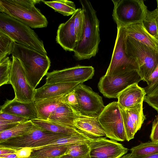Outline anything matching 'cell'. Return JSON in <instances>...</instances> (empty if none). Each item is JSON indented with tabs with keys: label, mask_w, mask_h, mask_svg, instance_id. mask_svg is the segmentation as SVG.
<instances>
[{
	"label": "cell",
	"mask_w": 158,
	"mask_h": 158,
	"mask_svg": "<svg viewBox=\"0 0 158 158\" xmlns=\"http://www.w3.org/2000/svg\"><path fill=\"white\" fill-rule=\"evenodd\" d=\"M85 19V27L81 39L79 41L74 51L78 60L89 59L96 56L100 41L99 21L96 11L90 2L80 0Z\"/></svg>",
	"instance_id": "obj_1"
},
{
	"label": "cell",
	"mask_w": 158,
	"mask_h": 158,
	"mask_svg": "<svg viewBox=\"0 0 158 158\" xmlns=\"http://www.w3.org/2000/svg\"><path fill=\"white\" fill-rule=\"evenodd\" d=\"M11 54L20 61L27 81L35 89L48 73L51 64L49 58L47 55L16 42Z\"/></svg>",
	"instance_id": "obj_2"
},
{
	"label": "cell",
	"mask_w": 158,
	"mask_h": 158,
	"mask_svg": "<svg viewBox=\"0 0 158 158\" xmlns=\"http://www.w3.org/2000/svg\"><path fill=\"white\" fill-rule=\"evenodd\" d=\"M41 0H0V12L32 28L46 27L48 21L35 5Z\"/></svg>",
	"instance_id": "obj_3"
},
{
	"label": "cell",
	"mask_w": 158,
	"mask_h": 158,
	"mask_svg": "<svg viewBox=\"0 0 158 158\" xmlns=\"http://www.w3.org/2000/svg\"><path fill=\"white\" fill-rule=\"evenodd\" d=\"M0 31L13 39L16 43L47 54L43 42L30 27L0 12Z\"/></svg>",
	"instance_id": "obj_4"
},
{
	"label": "cell",
	"mask_w": 158,
	"mask_h": 158,
	"mask_svg": "<svg viewBox=\"0 0 158 158\" xmlns=\"http://www.w3.org/2000/svg\"><path fill=\"white\" fill-rule=\"evenodd\" d=\"M124 46L126 54L137 63L142 81L147 82L158 65V53L126 35Z\"/></svg>",
	"instance_id": "obj_5"
},
{
	"label": "cell",
	"mask_w": 158,
	"mask_h": 158,
	"mask_svg": "<svg viewBox=\"0 0 158 158\" xmlns=\"http://www.w3.org/2000/svg\"><path fill=\"white\" fill-rule=\"evenodd\" d=\"M70 135L53 133L35 125L31 130L20 136L0 141V148L18 150L25 147L32 149L47 145L57 139Z\"/></svg>",
	"instance_id": "obj_6"
},
{
	"label": "cell",
	"mask_w": 158,
	"mask_h": 158,
	"mask_svg": "<svg viewBox=\"0 0 158 158\" xmlns=\"http://www.w3.org/2000/svg\"><path fill=\"white\" fill-rule=\"evenodd\" d=\"M116 38L111 61L105 75L113 76L134 70H138L137 63L128 57L125 52V31L123 27L117 24Z\"/></svg>",
	"instance_id": "obj_7"
},
{
	"label": "cell",
	"mask_w": 158,
	"mask_h": 158,
	"mask_svg": "<svg viewBox=\"0 0 158 158\" xmlns=\"http://www.w3.org/2000/svg\"><path fill=\"white\" fill-rule=\"evenodd\" d=\"M114 7L112 16L117 24L124 27L143 21L147 14L142 0H112Z\"/></svg>",
	"instance_id": "obj_8"
},
{
	"label": "cell",
	"mask_w": 158,
	"mask_h": 158,
	"mask_svg": "<svg viewBox=\"0 0 158 158\" xmlns=\"http://www.w3.org/2000/svg\"><path fill=\"white\" fill-rule=\"evenodd\" d=\"M98 119L106 137L121 142L126 140L123 119L117 102H113L105 106L98 116Z\"/></svg>",
	"instance_id": "obj_9"
},
{
	"label": "cell",
	"mask_w": 158,
	"mask_h": 158,
	"mask_svg": "<svg viewBox=\"0 0 158 158\" xmlns=\"http://www.w3.org/2000/svg\"><path fill=\"white\" fill-rule=\"evenodd\" d=\"M142 80L138 70L113 76L105 75L98 84L100 92L108 98H117L118 94L131 85Z\"/></svg>",
	"instance_id": "obj_10"
},
{
	"label": "cell",
	"mask_w": 158,
	"mask_h": 158,
	"mask_svg": "<svg viewBox=\"0 0 158 158\" xmlns=\"http://www.w3.org/2000/svg\"><path fill=\"white\" fill-rule=\"evenodd\" d=\"M12 58L9 84L12 85L14 90V98L23 102L34 101L35 89L27 81L20 61L13 56H12Z\"/></svg>",
	"instance_id": "obj_11"
},
{
	"label": "cell",
	"mask_w": 158,
	"mask_h": 158,
	"mask_svg": "<svg viewBox=\"0 0 158 158\" xmlns=\"http://www.w3.org/2000/svg\"><path fill=\"white\" fill-rule=\"evenodd\" d=\"M79 107V113L89 116H98L105 106L102 97L89 87L81 83L75 88Z\"/></svg>",
	"instance_id": "obj_12"
},
{
	"label": "cell",
	"mask_w": 158,
	"mask_h": 158,
	"mask_svg": "<svg viewBox=\"0 0 158 158\" xmlns=\"http://www.w3.org/2000/svg\"><path fill=\"white\" fill-rule=\"evenodd\" d=\"M94 68L92 66L78 65L48 73L46 84L79 82L83 83L93 77Z\"/></svg>",
	"instance_id": "obj_13"
},
{
	"label": "cell",
	"mask_w": 158,
	"mask_h": 158,
	"mask_svg": "<svg viewBox=\"0 0 158 158\" xmlns=\"http://www.w3.org/2000/svg\"><path fill=\"white\" fill-rule=\"evenodd\" d=\"M88 144L91 158H120L128 150L116 141L104 137L91 139Z\"/></svg>",
	"instance_id": "obj_14"
},
{
	"label": "cell",
	"mask_w": 158,
	"mask_h": 158,
	"mask_svg": "<svg viewBox=\"0 0 158 158\" xmlns=\"http://www.w3.org/2000/svg\"><path fill=\"white\" fill-rule=\"evenodd\" d=\"M125 131L126 140L133 139L135 134L139 130L145 119L143 112V103L129 109L119 107Z\"/></svg>",
	"instance_id": "obj_15"
},
{
	"label": "cell",
	"mask_w": 158,
	"mask_h": 158,
	"mask_svg": "<svg viewBox=\"0 0 158 158\" xmlns=\"http://www.w3.org/2000/svg\"><path fill=\"white\" fill-rule=\"evenodd\" d=\"M98 116H87L78 113V117L74 121V127L90 139L106 137L105 131L99 121Z\"/></svg>",
	"instance_id": "obj_16"
},
{
	"label": "cell",
	"mask_w": 158,
	"mask_h": 158,
	"mask_svg": "<svg viewBox=\"0 0 158 158\" xmlns=\"http://www.w3.org/2000/svg\"><path fill=\"white\" fill-rule=\"evenodd\" d=\"M75 13L66 22L59 25L56 37V42L66 51L74 52L77 44L74 20Z\"/></svg>",
	"instance_id": "obj_17"
},
{
	"label": "cell",
	"mask_w": 158,
	"mask_h": 158,
	"mask_svg": "<svg viewBox=\"0 0 158 158\" xmlns=\"http://www.w3.org/2000/svg\"><path fill=\"white\" fill-rule=\"evenodd\" d=\"M146 93L144 88L138 83L129 86L121 92L117 98L119 107L129 109L135 107L143 103Z\"/></svg>",
	"instance_id": "obj_18"
},
{
	"label": "cell",
	"mask_w": 158,
	"mask_h": 158,
	"mask_svg": "<svg viewBox=\"0 0 158 158\" xmlns=\"http://www.w3.org/2000/svg\"><path fill=\"white\" fill-rule=\"evenodd\" d=\"M0 112L15 115L30 120L37 118L34 101L23 102L14 98L11 100H7L1 106Z\"/></svg>",
	"instance_id": "obj_19"
},
{
	"label": "cell",
	"mask_w": 158,
	"mask_h": 158,
	"mask_svg": "<svg viewBox=\"0 0 158 158\" xmlns=\"http://www.w3.org/2000/svg\"><path fill=\"white\" fill-rule=\"evenodd\" d=\"M123 27L126 36L146 45L158 53V40L147 31L142 21L133 23Z\"/></svg>",
	"instance_id": "obj_20"
},
{
	"label": "cell",
	"mask_w": 158,
	"mask_h": 158,
	"mask_svg": "<svg viewBox=\"0 0 158 158\" xmlns=\"http://www.w3.org/2000/svg\"><path fill=\"white\" fill-rule=\"evenodd\" d=\"M79 82L46 84L35 89L34 101L65 94L74 89Z\"/></svg>",
	"instance_id": "obj_21"
},
{
	"label": "cell",
	"mask_w": 158,
	"mask_h": 158,
	"mask_svg": "<svg viewBox=\"0 0 158 158\" xmlns=\"http://www.w3.org/2000/svg\"><path fill=\"white\" fill-rule=\"evenodd\" d=\"M78 113L63 99V102L51 114L48 120L76 128L74 121L78 117Z\"/></svg>",
	"instance_id": "obj_22"
},
{
	"label": "cell",
	"mask_w": 158,
	"mask_h": 158,
	"mask_svg": "<svg viewBox=\"0 0 158 158\" xmlns=\"http://www.w3.org/2000/svg\"><path fill=\"white\" fill-rule=\"evenodd\" d=\"M64 95L35 101L37 118L48 120L51 114L63 102Z\"/></svg>",
	"instance_id": "obj_23"
},
{
	"label": "cell",
	"mask_w": 158,
	"mask_h": 158,
	"mask_svg": "<svg viewBox=\"0 0 158 158\" xmlns=\"http://www.w3.org/2000/svg\"><path fill=\"white\" fill-rule=\"evenodd\" d=\"M35 125L49 132L67 135L81 132L76 128L63 126L48 120L37 118L31 120Z\"/></svg>",
	"instance_id": "obj_24"
},
{
	"label": "cell",
	"mask_w": 158,
	"mask_h": 158,
	"mask_svg": "<svg viewBox=\"0 0 158 158\" xmlns=\"http://www.w3.org/2000/svg\"><path fill=\"white\" fill-rule=\"evenodd\" d=\"M69 145L48 147L34 150L27 158H59L64 155Z\"/></svg>",
	"instance_id": "obj_25"
},
{
	"label": "cell",
	"mask_w": 158,
	"mask_h": 158,
	"mask_svg": "<svg viewBox=\"0 0 158 158\" xmlns=\"http://www.w3.org/2000/svg\"><path fill=\"white\" fill-rule=\"evenodd\" d=\"M35 126L30 120L19 123L10 129L0 132V141L22 135Z\"/></svg>",
	"instance_id": "obj_26"
},
{
	"label": "cell",
	"mask_w": 158,
	"mask_h": 158,
	"mask_svg": "<svg viewBox=\"0 0 158 158\" xmlns=\"http://www.w3.org/2000/svg\"><path fill=\"white\" fill-rule=\"evenodd\" d=\"M91 139L85 135L81 132H80L60 138L47 145L33 148L32 149L34 150L45 147L69 145L74 144H88Z\"/></svg>",
	"instance_id": "obj_27"
},
{
	"label": "cell",
	"mask_w": 158,
	"mask_h": 158,
	"mask_svg": "<svg viewBox=\"0 0 158 158\" xmlns=\"http://www.w3.org/2000/svg\"><path fill=\"white\" fill-rule=\"evenodd\" d=\"M128 155L134 158L144 157L158 153V142L149 141L141 143L138 145L132 147Z\"/></svg>",
	"instance_id": "obj_28"
},
{
	"label": "cell",
	"mask_w": 158,
	"mask_h": 158,
	"mask_svg": "<svg viewBox=\"0 0 158 158\" xmlns=\"http://www.w3.org/2000/svg\"><path fill=\"white\" fill-rule=\"evenodd\" d=\"M45 4L53 9L56 12L64 16L73 15L77 9L74 3L67 0H59L49 1L41 0Z\"/></svg>",
	"instance_id": "obj_29"
},
{
	"label": "cell",
	"mask_w": 158,
	"mask_h": 158,
	"mask_svg": "<svg viewBox=\"0 0 158 158\" xmlns=\"http://www.w3.org/2000/svg\"><path fill=\"white\" fill-rule=\"evenodd\" d=\"M15 42L13 39L0 31V61L11 54Z\"/></svg>",
	"instance_id": "obj_30"
},
{
	"label": "cell",
	"mask_w": 158,
	"mask_h": 158,
	"mask_svg": "<svg viewBox=\"0 0 158 158\" xmlns=\"http://www.w3.org/2000/svg\"><path fill=\"white\" fill-rule=\"evenodd\" d=\"M155 10L152 11L148 10L147 15L142 22L147 31L158 40V31L155 20Z\"/></svg>",
	"instance_id": "obj_31"
},
{
	"label": "cell",
	"mask_w": 158,
	"mask_h": 158,
	"mask_svg": "<svg viewBox=\"0 0 158 158\" xmlns=\"http://www.w3.org/2000/svg\"><path fill=\"white\" fill-rule=\"evenodd\" d=\"M90 148L88 144L77 143L69 145L64 155L74 157H82L89 154Z\"/></svg>",
	"instance_id": "obj_32"
},
{
	"label": "cell",
	"mask_w": 158,
	"mask_h": 158,
	"mask_svg": "<svg viewBox=\"0 0 158 158\" xmlns=\"http://www.w3.org/2000/svg\"><path fill=\"white\" fill-rule=\"evenodd\" d=\"M75 14L74 27L78 43L82 38L85 27V19L82 8L77 9Z\"/></svg>",
	"instance_id": "obj_33"
},
{
	"label": "cell",
	"mask_w": 158,
	"mask_h": 158,
	"mask_svg": "<svg viewBox=\"0 0 158 158\" xmlns=\"http://www.w3.org/2000/svg\"><path fill=\"white\" fill-rule=\"evenodd\" d=\"M12 65L8 57L0 61V86L9 84V78Z\"/></svg>",
	"instance_id": "obj_34"
},
{
	"label": "cell",
	"mask_w": 158,
	"mask_h": 158,
	"mask_svg": "<svg viewBox=\"0 0 158 158\" xmlns=\"http://www.w3.org/2000/svg\"><path fill=\"white\" fill-rule=\"evenodd\" d=\"M74 89L64 94L63 100L64 102L70 105L77 113H79V103Z\"/></svg>",
	"instance_id": "obj_35"
},
{
	"label": "cell",
	"mask_w": 158,
	"mask_h": 158,
	"mask_svg": "<svg viewBox=\"0 0 158 158\" xmlns=\"http://www.w3.org/2000/svg\"><path fill=\"white\" fill-rule=\"evenodd\" d=\"M0 120L20 123L30 120L23 117L10 114L0 112Z\"/></svg>",
	"instance_id": "obj_36"
},
{
	"label": "cell",
	"mask_w": 158,
	"mask_h": 158,
	"mask_svg": "<svg viewBox=\"0 0 158 158\" xmlns=\"http://www.w3.org/2000/svg\"><path fill=\"white\" fill-rule=\"evenodd\" d=\"M150 138L152 141L158 142V115L156 116L152 122Z\"/></svg>",
	"instance_id": "obj_37"
},
{
	"label": "cell",
	"mask_w": 158,
	"mask_h": 158,
	"mask_svg": "<svg viewBox=\"0 0 158 158\" xmlns=\"http://www.w3.org/2000/svg\"><path fill=\"white\" fill-rule=\"evenodd\" d=\"M144 101L158 112V95H146Z\"/></svg>",
	"instance_id": "obj_38"
},
{
	"label": "cell",
	"mask_w": 158,
	"mask_h": 158,
	"mask_svg": "<svg viewBox=\"0 0 158 158\" xmlns=\"http://www.w3.org/2000/svg\"><path fill=\"white\" fill-rule=\"evenodd\" d=\"M33 150L31 148H23L16 150L15 154L18 158H27L30 156Z\"/></svg>",
	"instance_id": "obj_39"
},
{
	"label": "cell",
	"mask_w": 158,
	"mask_h": 158,
	"mask_svg": "<svg viewBox=\"0 0 158 158\" xmlns=\"http://www.w3.org/2000/svg\"><path fill=\"white\" fill-rule=\"evenodd\" d=\"M158 81V65L151 74L148 82L147 86L144 88L147 89L151 87Z\"/></svg>",
	"instance_id": "obj_40"
},
{
	"label": "cell",
	"mask_w": 158,
	"mask_h": 158,
	"mask_svg": "<svg viewBox=\"0 0 158 158\" xmlns=\"http://www.w3.org/2000/svg\"><path fill=\"white\" fill-rule=\"evenodd\" d=\"M19 123L0 120V132L10 129Z\"/></svg>",
	"instance_id": "obj_41"
},
{
	"label": "cell",
	"mask_w": 158,
	"mask_h": 158,
	"mask_svg": "<svg viewBox=\"0 0 158 158\" xmlns=\"http://www.w3.org/2000/svg\"><path fill=\"white\" fill-rule=\"evenodd\" d=\"M16 150L8 148H0V155L15 153Z\"/></svg>",
	"instance_id": "obj_42"
},
{
	"label": "cell",
	"mask_w": 158,
	"mask_h": 158,
	"mask_svg": "<svg viewBox=\"0 0 158 158\" xmlns=\"http://www.w3.org/2000/svg\"><path fill=\"white\" fill-rule=\"evenodd\" d=\"M157 88H158V81L150 88L144 89L146 92V95H148Z\"/></svg>",
	"instance_id": "obj_43"
},
{
	"label": "cell",
	"mask_w": 158,
	"mask_h": 158,
	"mask_svg": "<svg viewBox=\"0 0 158 158\" xmlns=\"http://www.w3.org/2000/svg\"><path fill=\"white\" fill-rule=\"evenodd\" d=\"M121 158H134L130 156L128 154L123 156ZM139 158H158V153Z\"/></svg>",
	"instance_id": "obj_44"
},
{
	"label": "cell",
	"mask_w": 158,
	"mask_h": 158,
	"mask_svg": "<svg viewBox=\"0 0 158 158\" xmlns=\"http://www.w3.org/2000/svg\"><path fill=\"white\" fill-rule=\"evenodd\" d=\"M0 158H18L15 153L0 155Z\"/></svg>",
	"instance_id": "obj_45"
},
{
	"label": "cell",
	"mask_w": 158,
	"mask_h": 158,
	"mask_svg": "<svg viewBox=\"0 0 158 158\" xmlns=\"http://www.w3.org/2000/svg\"><path fill=\"white\" fill-rule=\"evenodd\" d=\"M59 158H91L90 156V154L82 157H74L69 155H64Z\"/></svg>",
	"instance_id": "obj_46"
},
{
	"label": "cell",
	"mask_w": 158,
	"mask_h": 158,
	"mask_svg": "<svg viewBox=\"0 0 158 158\" xmlns=\"http://www.w3.org/2000/svg\"><path fill=\"white\" fill-rule=\"evenodd\" d=\"M156 11L155 20L156 22L158 31V10L156 8L155 9Z\"/></svg>",
	"instance_id": "obj_47"
},
{
	"label": "cell",
	"mask_w": 158,
	"mask_h": 158,
	"mask_svg": "<svg viewBox=\"0 0 158 158\" xmlns=\"http://www.w3.org/2000/svg\"><path fill=\"white\" fill-rule=\"evenodd\" d=\"M158 95V88L153 91L147 95Z\"/></svg>",
	"instance_id": "obj_48"
},
{
	"label": "cell",
	"mask_w": 158,
	"mask_h": 158,
	"mask_svg": "<svg viewBox=\"0 0 158 158\" xmlns=\"http://www.w3.org/2000/svg\"><path fill=\"white\" fill-rule=\"evenodd\" d=\"M156 1H157V8L158 10V0H157Z\"/></svg>",
	"instance_id": "obj_49"
}]
</instances>
